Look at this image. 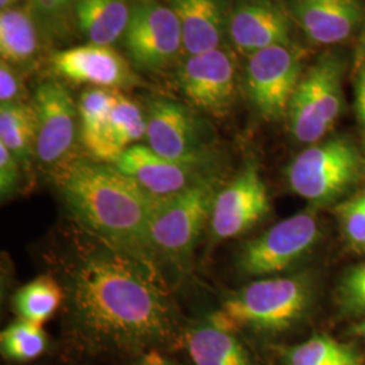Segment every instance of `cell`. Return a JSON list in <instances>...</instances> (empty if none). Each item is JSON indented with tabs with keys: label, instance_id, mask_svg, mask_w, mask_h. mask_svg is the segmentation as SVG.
<instances>
[{
	"label": "cell",
	"instance_id": "obj_22",
	"mask_svg": "<svg viewBox=\"0 0 365 365\" xmlns=\"http://www.w3.org/2000/svg\"><path fill=\"white\" fill-rule=\"evenodd\" d=\"M0 144L4 145L24 170L37 156V115L26 102L0 105Z\"/></svg>",
	"mask_w": 365,
	"mask_h": 365
},
{
	"label": "cell",
	"instance_id": "obj_2",
	"mask_svg": "<svg viewBox=\"0 0 365 365\" xmlns=\"http://www.w3.org/2000/svg\"><path fill=\"white\" fill-rule=\"evenodd\" d=\"M53 178L83 229L153 256L149 225L160 197L149 195L113 164L84 158H68L53 170Z\"/></svg>",
	"mask_w": 365,
	"mask_h": 365
},
{
	"label": "cell",
	"instance_id": "obj_10",
	"mask_svg": "<svg viewBox=\"0 0 365 365\" xmlns=\"http://www.w3.org/2000/svg\"><path fill=\"white\" fill-rule=\"evenodd\" d=\"M31 105L37 115V158L54 170L69 158L75 144L78 105L68 88L54 80L39 84Z\"/></svg>",
	"mask_w": 365,
	"mask_h": 365
},
{
	"label": "cell",
	"instance_id": "obj_1",
	"mask_svg": "<svg viewBox=\"0 0 365 365\" xmlns=\"http://www.w3.org/2000/svg\"><path fill=\"white\" fill-rule=\"evenodd\" d=\"M66 261L68 318L88 348L140 353L179 337V313L153 256L81 227Z\"/></svg>",
	"mask_w": 365,
	"mask_h": 365
},
{
	"label": "cell",
	"instance_id": "obj_6",
	"mask_svg": "<svg viewBox=\"0 0 365 365\" xmlns=\"http://www.w3.org/2000/svg\"><path fill=\"white\" fill-rule=\"evenodd\" d=\"M146 141L170 161L212 172V148L199 118L179 102L157 98L146 111Z\"/></svg>",
	"mask_w": 365,
	"mask_h": 365
},
{
	"label": "cell",
	"instance_id": "obj_12",
	"mask_svg": "<svg viewBox=\"0 0 365 365\" xmlns=\"http://www.w3.org/2000/svg\"><path fill=\"white\" fill-rule=\"evenodd\" d=\"M268 190L256 165L250 164L218 191L210 226L217 240L244 235L269 212Z\"/></svg>",
	"mask_w": 365,
	"mask_h": 365
},
{
	"label": "cell",
	"instance_id": "obj_31",
	"mask_svg": "<svg viewBox=\"0 0 365 365\" xmlns=\"http://www.w3.org/2000/svg\"><path fill=\"white\" fill-rule=\"evenodd\" d=\"M22 165L11 155V152L0 144V195L9 199L15 195L21 182Z\"/></svg>",
	"mask_w": 365,
	"mask_h": 365
},
{
	"label": "cell",
	"instance_id": "obj_18",
	"mask_svg": "<svg viewBox=\"0 0 365 365\" xmlns=\"http://www.w3.org/2000/svg\"><path fill=\"white\" fill-rule=\"evenodd\" d=\"M184 344L195 365H250L235 329L226 325L217 313L188 329Z\"/></svg>",
	"mask_w": 365,
	"mask_h": 365
},
{
	"label": "cell",
	"instance_id": "obj_29",
	"mask_svg": "<svg viewBox=\"0 0 365 365\" xmlns=\"http://www.w3.org/2000/svg\"><path fill=\"white\" fill-rule=\"evenodd\" d=\"M341 298L349 312L365 313V262L354 267L345 276L341 286Z\"/></svg>",
	"mask_w": 365,
	"mask_h": 365
},
{
	"label": "cell",
	"instance_id": "obj_27",
	"mask_svg": "<svg viewBox=\"0 0 365 365\" xmlns=\"http://www.w3.org/2000/svg\"><path fill=\"white\" fill-rule=\"evenodd\" d=\"M27 9L38 24L45 39L64 38L69 33L71 13L61 0H27Z\"/></svg>",
	"mask_w": 365,
	"mask_h": 365
},
{
	"label": "cell",
	"instance_id": "obj_13",
	"mask_svg": "<svg viewBox=\"0 0 365 365\" xmlns=\"http://www.w3.org/2000/svg\"><path fill=\"white\" fill-rule=\"evenodd\" d=\"M52 66L68 81L93 88L120 91L143 84L129 61L108 45L87 43L58 51L52 56Z\"/></svg>",
	"mask_w": 365,
	"mask_h": 365
},
{
	"label": "cell",
	"instance_id": "obj_3",
	"mask_svg": "<svg viewBox=\"0 0 365 365\" xmlns=\"http://www.w3.org/2000/svg\"><path fill=\"white\" fill-rule=\"evenodd\" d=\"M312 299V282L304 274L262 277L229 297L217 315L232 329L279 331L299 321Z\"/></svg>",
	"mask_w": 365,
	"mask_h": 365
},
{
	"label": "cell",
	"instance_id": "obj_4",
	"mask_svg": "<svg viewBox=\"0 0 365 365\" xmlns=\"http://www.w3.org/2000/svg\"><path fill=\"white\" fill-rule=\"evenodd\" d=\"M218 180L211 178L180 194L160 197L149 225V245L153 256L176 264L190 259L199 235L210 222Z\"/></svg>",
	"mask_w": 365,
	"mask_h": 365
},
{
	"label": "cell",
	"instance_id": "obj_25",
	"mask_svg": "<svg viewBox=\"0 0 365 365\" xmlns=\"http://www.w3.org/2000/svg\"><path fill=\"white\" fill-rule=\"evenodd\" d=\"M284 365H360L361 359L351 345L327 336H315L286 351Z\"/></svg>",
	"mask_w": 365,
	"mask_h": 365
},
{
	"label": "cell",
	"instance_id": "obj_8",
	"mask_svg": "<svg viewBox=\"0 0 365 365\" xmlns=\"http://www.w3.org/2000/svg\"><path fill=\"white\" fill-rule=\"evenodd\" d=\"M303 51L294 43L271 46L248 56L247 91L261 117L276 120L287 114L303 78Z\"/></svg>",
	"mask_w": 365,
	"mask_h": 365
},
{
	"label": "cell",
	"instance_id": "obj_14",
	"mask_svg": "<svg viewBox=\"0 0 365 365\" xmlns=\"http://www.w3.org/2000/svg\"><path fill=\"white\" fill-rule=\"evenodd\" d=\"M113 165L155 197L176 195L215 178L211 170L188 167L160 156L148 145H133Z\"/></svg>",
	"mask_w": 365,
	"mask_h": 365
},
{
	"label": "cell",
	"instance_id": "obj_32",
	"mask_svg": "<svg viewBox=\"0 0 365 365\" xmlns=\"http://www.w3.org/2000/svg\"><path fill=\"white\" fill-rule=\"evenodd\" d=\"M356 111L361 126L365 129V61L361 64L356 81Z\"/></svg>",
	"mask_w": 365,
	"mask_h": 365
},
{
	"label": "cell",
	"instance_id": "obj_7",
	"mask_svg": "<svg viewBox=\"0 0 365 365\" xmlns=\"http://www.w3.org/2000/svg\"><path fill=\"white\" fill-rule=\"evenodd\" d=\"M319 238V223L313 210L277 222L247 242L238 256L241 274L267 277L284 272L310 253Z\"/></svg>",
	"mask_w": 365,
	"mask_h": 365
},
{
	"label": "cell",
	"instance_id": "obj_15",
	"mask_svg": "<svg viewBox=\"0 0 365 365\" xmlns=\"http://www.w3.org/2000/svg\"><path fill=\"white\" fill-rule=\"evenodd\" d=\"M227 36L250 56L277 45H292L291 18L274 0H238L229 14Z\"/></svg>",
	"mask_w": 365,
	"mask_h": 365
},
{
	"label": "cell",
	"instance_id": "obj_11",
	"mask_svg": "<svg viewBox=\"0 0 365 365\" xmlns=\"http://www.w3.org/2000/svg\"><path fill=\"white\" fill-rule=\"evenodd\" d=\"M185 99L215 117L225 115L235 101L237 68L232 54L223 49L188 56L179 73Z\"/></svg>",
	"mask_w": 365,
	"mask_h": 365
},
{
	"label": "cell",
	"instance_id": "obj_34",
	"mask_svg": "<svg viewBox=\"0 0 365 365\" xmlns=\"http://www.w3.org/2000/svg\"><path fill=\"white\" fill-rule=\"evenodd\" d=\"M19 1H21V0H0V10L4 11V10L16 7V4H18Z\"/></svg>",
	"mask_w": 365,
	"mask_h": 365
},
{
	"label": "cell",
	"instance_id": "obj_24",
	"mask_svg": "<svg viewBox=\"0 0 365 365\" xmlns=\"http://www.w3.org/2000/svg\"><path fill=\"white\" fill-rule=\"evenodd\" d=\"M120 91L107 88H87L78 98L80 138L93 157L102 143L110 111Z\"/></svg>",
	"mask_w": 365,
	"mask_h": 365
},
{
	"label": "cell",
	"instance_id": "obj_23",
	"mask_svg": "<svg viewBox=\"0 0 365 365\" xmlns=\"http://www.w3.org/2000/svg\"><path fill=\"white\" fill-rule=\"evenodd\" d=\"M64 302V286L52 274H42L16 291L13 304L21 319L42 327Z\"/></svg>",
	"mask_w": 365,
	"mask_h": 365
},
{
	"label": "cell",
	"instance_id": "obj_30",
	"mask_svg": "<svg viewBox=\"0 0 365 365\" xmlns=\"http://www.w3.org/2000/svg\"><path fill=\"white\" fill-rule=\"evenodd\" d=\"M26 90L21 71L1 61L0 64V102L1 105L25 102Z\"/></svg>",
	"mask_w": 365,
	"mask_h": 365
},
{
	"label": "cell",
	"instance_id": "obj_28",
	"mask_svg": "<svg viewBox=\"0 0 365 365\" xmlns=\"http://www.w3.org/2000/svg\"><path fill=\"white\" fill-rule=\"evenodd\" d=\"M342 233L353 248L365 249V190L337 207Z\"/></svg>",
	"mask_w": 365,
	"mask_h": 365
},
{
	"label": "cell",
	"instance_id": "obj_9",
	"mask_svg": "<svg viewBox=\"0 0 365 365\" xmlns=\"http://www.w3.org/2000/svg\"><path fill=\"white\" fill-rule=\"evenodd\" d=\"M123 41L134 66L156 72L170 66L182 51V29L170 6L158 0H135Z\"/></svg>",
	"mask_w": 365,
	"mask_h": 365
},
{
	"label": "cell",
	"instance_id": "obj_20",
	"mask_svg": "<svg viewBox=\"0 0 365 365\" xmlns=\"http://www.w3.org/2000/svg\"><path fill=\"white\" fill-rule=\"evenodd\" d=\"M75 19L90 43L111 46L125 36L130 21L128 0H76Z\"/></svg>",
	"mask_w": 365,
	"mask_h": 365
},
{
	"label": "cell",
	"instance_id": "obj_35",
	"mask_svg": "<svg viewBox=\"0 0 365 365\" xmlns=\"http://www.w3.org/2000/svg\"><path fill=\"white\" fill-rule=\"evenodd\" d=\"M61 1L66 4L68 9L73 10V13H75V3H76V0H61Z\"/></svg>",
	"mask_w": 365,
	"mask_h": 365
},
{
	"label": "cell",
	"instance_id": "obj_36",
	"mask_svg": "<svg viewBox=\"0 0 365 365\" xmlns=\"http://www.w3.org/2000/svg\"><path fill=\"white\" fill-rule=\"evenodd\" d=\"M357 331H359V334L365 339V321L357 327Z\"/></svg>",
	"mask_w": 365,
	"mask_h": 365
},
{
	"label": "cell",
	"instance_id": "obj_16",
	"mask_svg": "<svg viewBox=\"0 0 365 365\" xmlns=\"http://www.w3.org/2000/svg\"><path fill=\"white\" fill-rule=\"evenodd\" d=\"M292 15L315 45H336L349 38L363 19L360 0H294Z\"/></svg>",
	"mask_w": 365,
	"mask_h": 365
},
{
	"label": "cell",
	"instance_id": "obj_21",
	"mask_svg": "<svg viewBox=\"0 0 365 365\" xmlns=\"http://www.w3.org/2000/svg\"><path fill=\"white\" fill-rule=\"evenodd\" d=\"M146 137V118L130 98L122 92L113 106L99 149L93 158L114 164L126 149Z\"/></svg>",
	"mask_w": 365,
	"mask_h": 365
},
{
	"label": "cell",
	"instance_id": "obj_5",
	"mask_svg": "<svg viewBox=\"0 0 365 365\" xmlns=\"http://www.w3.org/2000/svg\"><path fill=\"white\" fill-rule=\"evenodd\" d=\"M365 172L361 152L342 137L314 144L292 160L288 184L300 197L312 203H329L359 182Z\"/></svg>",
	"mask_w": 365,
	"mask_h": 365
},
{
	"label": "cell",
	"instance_id": "obj_26",
	"mask_svg": "<svg viewBox=\"0 0 365 365\" xmlns=\"http://www.w3.org/2000/svg\"><path fill=\"white\" fill-rule=\"evenodd\" d=\"M46 346L48 339L42 327L25 319L15 321L0 334L1 354L18 363L37 359L46 351Z\"/></svg>",
	"mask_w": 365,
	"mask_h": 365
},
{
	"label": "cell",
	"instance_id": "obj_19",
	"mask_svg": "<svg viewBox=\"0 0 365 365\" xmlns=\"http://www.w3.org/2000/svg\"><path fill=\"white\" fill-rule=\"evenodd\" d=\"M38 24L27 7H13L0 13L1 61L18 71H29L37 64L41 52Z\"/></svg>",
	"mask_w": 365,
	"mask_h": 365
},
{
	"label": "cell",
	"instance_id": "obj_37",
	"mask_svg": "<svg viewBox=\"0 0 365 365\" xmlns=\"http://www.w3.org/2000/svg\"><path fill=\"white\" fill-rule=\"evenodd\" d=\"M361 54H363V57H364L365 61V29L364 34H363V38H361Z\"/></svg>",
	"mask_w": 365,
	"mask_h": 365
},
{
	"label": "cell",
	"instance_id": "obj_33",
	"mask_svg": "<svg viewBox=\"0 0 365 365\" xmlns=\"http://www.w3.org/2000/svg\"><path fill=\"white\" fill-rule=\"evenodd\" d=\"M134 365H175L173 363H170L168 360H165L160 353H157L156 351H152V352L145 354L144 357L135 363Z\"/></svg>",
	"mask_w": 365,
	"mask_h": 365
},
{
	"label": "cell",
	"instance_id": "obj_17",
	"mask_svg": "<svg viewBox=\"0 0 365 365\" xmlns=\"http://www.w3.org/2000/svg\"><path fill=\"white\" fill-rule=\"evenodd\" d=\"M170 7L180 24L182 49L190 56L221 48L230 14L225 0H170Z\"/></svg>",
	"mask_w": 365,
	"mask_h": 365
}]
</instances>
